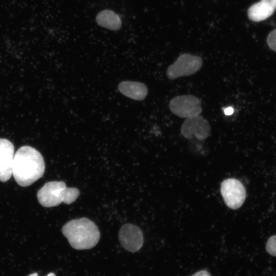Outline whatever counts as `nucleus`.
Masks as SVG:
<instances>
[{"mask_svg": "<svg viewBox=\"0 0 276 276\" xmlns=\"http://www.w3.org/2000/svg\"><path fill=\"white\" fill-rule=\"evenodd\" d=\"M80 195V191L76 188H68L62 181H50L45 183L37 192L39 203L44 207L58 205L61 202L71 204Z\"/></svg>", "mask_w": 276, "mask_h": 276, "instance_id": "3", "label": "nucleus"}, {"mask_svg": "<svg viewBox=\"0 0 276 276\" xmlns=\"http://www.w3.org/2000/svg\"><path fill=\"white\" fill-rule=\"evenodd\" d=\"M97 24L111 30H119L122 25L121 20L118 14L109 10H104L96 17Z\"/></svg>", "mask_w": 276, "mask_h": 276, "instance_id": "12", "label": "nucleus"}, {"mask_svg": "<svg viewBox=\"0 0 276 276\" xmlns=\"http://www.w3.org/2000/svg\"><path fill=\"white\" fill-rule=\"evenodd\" d=\"M224 113L226 116H231L234 113V108L232 107H227L223 109Z\"/></svg>", "mask_w": 276, "mask_h": 276, "instance_id": "16", "label": "nucleus"}, {"mask_svg": "<svg viewBox=\"0 0 276 276\" xmlns=\"http://www.w3.org/2000/svg\"><path fill=\"white\" fill-rule=\"evenodd\" d=\"M62 232L71 246L78 250L93 248L98 243L100 237L97 225L86 218L67 222L62 227Z\"/></svg>", "mask_w": 276, "mask_h": 276, "instance_id": "2", "label": "nucleus"}, {"mask_svg": "<svg viewBox=\"0 0 276 276\" xmlns=\"http://www.w3.org/2000/svg\"><path fill=\"white\" fill-rule=\"evenodd\" d=\"M220 191L226 205L232 209L241 206L246 198L245 187L235 178L223 180L221 184Z\"/></svg>", "mask_w": 276, "mask_h": 276, "instance_id": "6", "label": "nucleus"}, {"mask_svg": "<svg viewBox=\"0 0 276 276\" xmlns=\"http://www.w3.org/2000/svg\"><path fill=\"white\" fill-rule=\"evenodd\" d=\"M119 239L122 246L127 251L134 252L143 244V235L141 229L132 224H125L119 232Z\"/></svg>", "mask_w": 276, "mask_h": 276, "instance_id": "8", "label": "nucleus"}, {"mask_svg": "<svg viewBox=\"0 0 276 276\" xmlns=\"http://www.w3.org/2000/svg\"><path fill=\"white\" fill-rule=\"evenodd\" d=\"M120 91L126 96L136 100H142L148 94L146 85L142 83L124 81L118 87Z\"/></svg>", "mask_w": 276, "mask_h": 276, "instance_id": "11", "label": "nucleus"}, {"mask_svg": "<svg viewBox=\"0 0 276 276\" xmlns=\"http://www.w3.org/2000/svg\"><path fill=\"white\" fill-rule=\"evenodd\" d=\"M267 43L270 49L276 52V29L269 34Z\"/></svg>", "mask_w": 276, "mask_h": 276, "instance_id": "14", "label": "nucleus"}, {"mask_svg": "<svg viewBox=\"0 0 276 276\" xmlns=\"http://www.w3.org/2000/svg\"><path fill=\"white\" fill-rule=\"evenodd\" d=\"M44 169L42 156L33 147L22 146L14 155L12 175L21 187H28L41 178Z\"/></svg>", "mask_w": 276, "mask_h": 276, "instance_id": "1", "label": "nucleus"}, {"mask_svg": "<svg viewBox=\"0 0 276 276\" xmlns=\"http://www.w3.org/2000/svg\"><path fill=\"white\" fill-rule=\"evenodd\" d=\"M14 148L13 144L5 139H0V181L8 180L12 174Z\"/></svg>", "mask_w": 276, "mask_h": 276, "instance_id": "9", "label": "nucleus"}, {"mask_svg": "<svg viewBox=\"0 0 276 276\" xmlns=\"http://www.w3.org/2000/svg\"><path fill=\"white\" fill-rule=\"evenodd\" d=\"M211 131L208 121L200 115L187 118L180 128L181 134L188 139L195 137L204 140L210 136Z\"/></svg>", "mask_w": 276, "mask_h": 276, "instance_id": "7", "label": "nucleus"}, {"mask_svg": "<svg viewBox=\"0 0 276 276\" xmlns=\"http://www.w3.org/2000/svg\"><path fill=\"white\" fill-rule=\"evenodd\" d=\"M202 60L198 56L184 53L179 55L166 71L168 79L174 80L179 77L195 74L202 67Z\"/></svg>", "mask_w": 276, "mask_h": 276, "instance_id": "4", "label": "nucleus"}, {"mask_svg": "<svg viewBox=\"0 0 276 276\" xmlns=\"http://www.w3.org/2000/svg\"><path fill=\"white\" fill-rule=\"evenodd\" d=\"M191 276H211L209 271L205 270H200Z\"/></svg>", "mask_w": 276, "mask_h": 276, "instance_id": "15", "label": "nucleus"}, {"mask_svg": "<svg viewBox=\"0 0 276 276\" xmlns=\"http://www.w3.org/2000/svg\"><path fill=\"white\" fill-rule=\"evenodd\" d=\"M28 276H38V274L37 273H33ZM47 276H56V275L54 273H50L47 275Z\"/></svg>", "mask_w": 276, "mask_h": 276, "instance_id": "17", "label": "nucleus"}, {"mask_svg": "<svg viewBox=\"0 0 276 276\" xmlns=\"http://www.w3.org/2000/svg\"><path fill=\"white\" fill-rule=\"evenodd\" d=\"M276 9V0H261L251 6L247 12L248 18L260 21L270 16Z\"/></svg>", "mask_w": 276, "mask_h": 276, "instance_id": "10", "label": "nucleus"}, {"mask_svg": "<svg viewBox=\"0 0 276 276\" xmlns=\"http://www.w3.org/2000/svg\"><path fill=\"white\" fill-rule=\"evenodd\" d=\"M265 249L269 255L276 257V235H273L268 238Z\"/></svg>", "mask_w": 276, "mask_h": 276, "instance_id": "13", "label": "nucleus"}, {"mask_svg": "<svg viewBox=\"0 0 276 276\" xmlns=\"http://www.w3.org/2000/svg\"><path fill=\"white\" fill-rule=\"evenodd\" d=\"M171 111L178 117L188 118L200 115L202 111L201 101L192 95L176 96L170 101Z\"/></svg>", "mask_w": 276, "mask_h": 276, "instance_id": "5", "label": "nucleus"}]
</instances>
